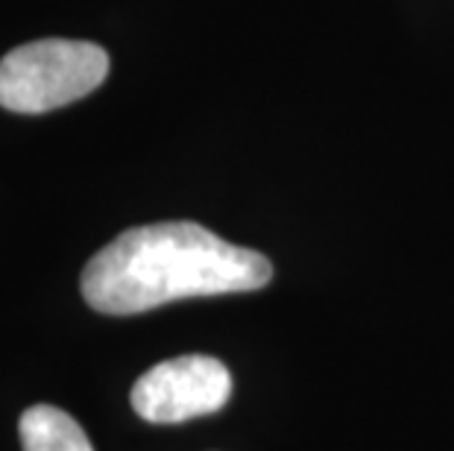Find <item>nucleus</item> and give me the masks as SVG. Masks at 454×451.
Returning <instances> with one entry per match:
<instances>
[{"mask_svg":"<svg viewBox=\"0 0 454 451\" xmlns=\"http://www.w3.org/2000/svg\"><path fill=\"white\" fill-rule=\"evenodd\" d=\"M273 264L191 220L127 229L82 270V299L112 316L144 314L194 296L261 291Z\"/></svg>","mask_w":454,"mask_h":451,"instance_id":"f257e3e1","label":"nucleus"},{"mask_svg":"<svg viewBox=\"0 0 454 451\" xmlns=\"http://www.w3.org/2000/svg\"><path fill=\"white\" fill-rule=\"evenodd\" d=\"M18 431L24 451H94L80 422L53 405L27 408Z\"/></svg>","mask_w":454,"mask_h":451,"instance_id":"20e7f679","label":"nucleus"},{"mask_svg":"<svg viewBox=\"0 0 454 451\" xmlns=\"http://www.w3.org/2000/svg\"><path fill=\"white\" fill-rule=\"evenodd\" d=\"M109 76L100 44L42 38L0 59V105L15 114H42L76 103Z\"/></svg>","mask_w":454,"mask_h":451,"instance_id":"f03ea898","label":"nucleus"},{"mask_svg":"<svg viewBox=\"0 0 454 451\" xmlns=\"http://www.w3.org/2000/svg\"><path fill=\"white\" fill-rule=\"evenodd\" d=\"M231 396V376L223 361L211 354H179L161 361L135 381L132 410L153 425L217 414Z\"/></svg>","mask_w":454,"mask_h":451,"instance_id":"7ed1b4c3","label":"nucleus"}]
</instances>
